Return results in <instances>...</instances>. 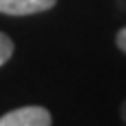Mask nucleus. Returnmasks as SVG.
<instances>
[{
	"label": "nucleus",
	"instance_id": "nucleus-1",
	"mask_svg": "<svg viewBox=\"0 0 126 126\" xmlns=\"http://www.w3.org/2000/svg\"><path fill=\"white\" fill-rule=\"evenodd\" d=\"M0 126H51V113L42 106H22L2 115Z\"/></svg>",
	"mask_w": 126,
	"mask_h": 126
},
{
	"label": "nucleus",
	"instance_id": "nucleus-2",
	"mask_svg": "<svg viewBox=\"0 0 126 126\" xmlns=\"http://www.w3.org/2000/svg\"><path fill=\"white\" fill-rule=\"evenodd\" d=\"M55 4V0H0V13L7 16H29L47 11Z\"/></svg>",
	"mask_w": 126,
	"mask_h": 126
},
{
	"label": "nucleus",
	"instance_id": "nucleus-3",
	"mask_svg": "<svg viewBox=\"0 0 126 126\" xmlns=\"http://www.w3.org/2000/svg\"><path fill=\"white\" fill-rule=\"evenodd\" d=\"M11 53H13V42H11V38L4 35V33H0V66L11 58Z\"/></svg>",
	"mask_w": 126,
	"mask_h": 126
},
{
	"label": "nucleus",
	"instance_id": "nucleus-4",
	"mask_svg": "<svg viewBox=\"0 0 126 126\" xmlns=\"http://www.w3.org/2000/svg\"><path fill=\"white\" fill-rule=\"evenodd\" d=\"M117 47L126 53V27H124V29H120V33H117Z\"/></svg>",
	"mask_w": 126,
	"mask_h": 126
},
{
	"label": "nucleus",
	"instance_id": "nucleus-5",
	"mask_svg": "<svg viewBox=\"0 0 126 126\" xmlns=\"http://www.w3.org/2000/svg\"><path fill=\"white\" fill-rule=\"evenodd\" d=\"M122 120H124V122H126V102H124V104H122Z\"/></svg>",
	"mask_w": 126,
	"mask_h": 126
}]
</instances>
